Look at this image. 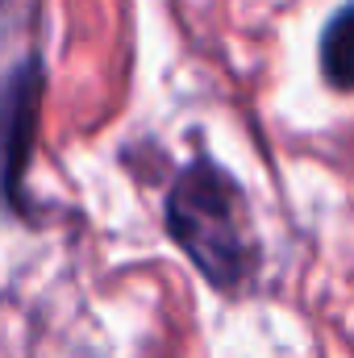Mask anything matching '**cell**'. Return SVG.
<instances>
[{
    "mask_svg": "<svg viewBox=\"0 0 354 358\" xmlns=\"http://www.w3.org/2000/svg\"><path fill=\"white\" fill-rule=\"evenodd\" d=\"M163 221L171 242L217 292L238 296L250 287L263 246L255 238L250 204L229 171L213 159H192L167 192Z\"/></svg>",
    "mask_w": 354,
    "mask_h": 358,
    "instance_id": "1",
    "label": "cell"
},
{
    "mask_svg": "<svg viewBox=\"0 0 354 358\" xmlns=\"http://www.w3.org/2000/svg\"><path fill=\"white\" fill-rule=\"evenodd\" d=\"M38 92H42V71H38V59H29L0 96V150L8 163V179L21 171V159L38 121Z\"/></svg>",
    "mask_w": 354,
    "mask_h": 358,
    "instance_id": "2",
    "label": "cell"
},
{
    "mask_svg": "<svg viewBox=\"0 0 354 358\" xmlns=\"http://www.w3.org/2000/svg\"><path fill=\"white\" fill-rule=\"evenodd\" d=\"M321 76L338 92H354V4L338 8L321 29Z\"/></svg>",
    "mask_w": 354,
    "mask_h": 358,
    "instance_id": "3",
    "label": "cell"
}]
</instances>
